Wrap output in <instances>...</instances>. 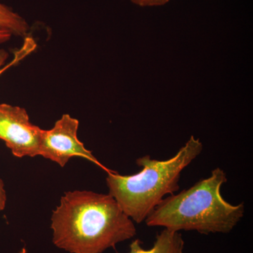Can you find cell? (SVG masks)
<instances>
[{"mask_svg":"<svg viewBox=\"0 0 253 253\" xmlns=\"http://www.w3.org/2000/svg\"><path fill=\"white\" fill-rule=\"evenodd\" d=\"M53 243L71 253H102L134 237V222L109 194L65 193L51 216Z\"/></svg>","mask_w":253,"mask_h":253,"instance_id":"cell-1","label":"cell"},{"mask_svg":"<svg viewBox=\"0 0 253 253\" xmlns=\"http://www.w3.org/2000/svg\"><path fill=\"white\" fill-rule=\"evenodd\" d=\"M227 181L222 169H213L211 176L179 194L169 195L146 218L150 227L168 230L196 231L200 234H228L244 216L245 204L233 205L221 194Z\"/></svg>","mask_w":253,"mask_h":253,"instance_id":"cell-2","label":"cell"},{"mask_svg":"<svg viewBox=\"0 0 253 253\" xmlns=\"http://www.w3.org/2000/svg\"><path fill=\"white\" fill-rule=\"evenodd\" d=\"M199 139L191 136L173 157L166 161L143 156L136 163L140 172L121 175L115 171L108 173L106 184L109 195L121 210L138 224L146 220L163 199L179 189L181 172L203 151Z\"/></svg>","mask_w":253,"mask_h":253,"instance_id":"cell-3","label":"cell"},{"mask_svg":"<svg viewBox=\"0 0 253 253\" xmlns=\"http://www.w3.org/2000/svg\"><path fill=\"white\" fill-rule=\"evenodd\" d=\"M78 126L77 119L65 114L56 121L52 129H42L40 156L58 163L61 167H64L71 158L81 157L97 165L107 173L112 172L100 163L78 139Z\"/></svg>","mask_w":253,"mask_h":253,"instance_id":"cell-4","label":"cell"},{"mask_svg":"<svg viewBox=\"0 0 253 253\" xmlns=\"http://www.w3.org/2000/svg\"><path fill=\"white\" fill-rule=\"evenodd\" d=\"M42 131L19 106L0 104V139L17 158L40 156Z\"/></svg>","mask_w":253,"mask_h":253,"instance_id":"cell-5","label":"cell"},{"mask_svg":"<svg viewBox=\"0 0 253 253\" xmlns=\"http://www.w3.org/2000/svg\"><path fill=\"white\" fill-rule=\"evenodd\" d=\"M139 239L133 241L128 253H184V241L179 232L164 229L156 236L151 249H145Z\"/></svg>","mask_w":253,"mask_h":253,"instance_id":"cell-6","label":"cell"},{"mask_svg":"<svg viewBox=\"0 0 253 253\" xmlns=\"http://www.w3.org/2000/svg\"><path fill=\"white\" fill-rule=\"evenodd\" d=\"M30 27L24 18L0 3V31L7 32L11 36H27Z\"/></svg>","mask_w":253,"mask_h":253,"instance_id":"cell-7","label":"cell"},{"mask_svg":"<svg viewBox=\"0 0 253 253\" xmlns=\"http://www.w3.org/2000/svg\"><path fill=\"white\" fill-rule=\"evenodd\" d=\"M131 2L141 7L163 6L169 2V0H130Z\"/></svg>","mask_w":253,"mask_h":253,"instance_id":"cell-8","label":"cell"},{"mask_svg":"<svg viewBox=\"0 0 253 253\" xmlns=\"http://www.w3.org/2000/svg\"><path fill=\"white\" fill-rule=\"evenodd\" d=\"M23 56H24L22 54L16 55L15 59H14V61H12V62L10 63L9 65H7V66H4V68H2L3 65L4 64L5 61L7 59L8 54L6 51H4V50H0V75L4 72L5 70H6L8 68L10 67V66H12V65L15 64V63L18 62V61H19L20 60L22 59Z\"/></svg>","mask_w":253,"mask_h":253,"instance_id":"cell-9","label":"cell"},{"mask_svg":"<svg viewBox=\"0 0 253 253\" xmlns=\"http://www.w3.org/2000/svg\"><path fill=\"white\" fill-rule=\"evenodd\" d=\"M6 203V194L3 181L0 179V211L4 209Z\"/></svg>","mask_w":253,"mask_h":253,"instance_id":"cell-10","label":"cell"},{"mask_svg":"<svg viewBox=\"0 0 253 253\" xmlns=\"http://www.w3.org/2000/svg\"><path fill=\"white\" fill-rule=\"evenodd\" d=\"M11 35L7 32L0 31V43L5 42L9 41L11 38Z\"/></svg>","mask_w":253,"mask_h":253,"instance_id":"cell-11","label":"cell"}]
</instances>
